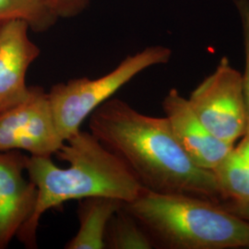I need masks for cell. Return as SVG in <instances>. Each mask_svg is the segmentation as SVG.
Masks as SVG:
<instances>
[{
    "label": "cell",
    "mask_w": 249,
    "mask_h": 249,
    "mask_svg": "<svg viewBox=\"0 0 249 249\" xmlns=\"http://www.w3.org/2000/svg\"><path fill=\"white\" fill-rule=\"evenodd\" d=\"M89 117V132L124 161L145 189L223 202L213 171L189 158L166 117L143 115L116 98Z\"/></svg>",
    "instance_id": "cell-1"
},
{
    "label": "cell",
    "mask_w": 249,
    "mask_h": 249,
    "mask_svg": "<svg viewBox=\"0 0 249 249\" xmlns=\"http://www.w3.org/2000/svg\"><path fill=\"white\" fill-rule=\"evenodd\" d=\"M54 155L69 167H58L52 157L30 155L28 159L27 174L38 195L34 213L16 235L28 249L37 248L36 232L47 211L89 196H110L127 203L146 190L124 161L89 131L80 129L71 135Z\"/></svg>",
    "instance_id": "cell-2"
},
{
    "label": "cell",
    "mask_w": 249,
    "mask_h": 249,
    "mask_svg": "<svg viewBox=\"0 0 249 249\" xmlns=\"http://www.w3.org/2000/svg\"><path fill=\"white\" fill-rule=\"evenodd\" d=\"M123 208L142 225L155 249H249V222L221 203L146 189Z\"/></svg>",
    "instance_id": "cell-3"
},
{
    "label": "cell",
    "mask_w": 249,
    "mask_h": 249,
    "mask_svg": "<svg viewBox=\"0 0 249 249\" xmlns=\"http://www.w3.org/2000/svg\"><path fill=\"white\" fill-rule=\"evenodd\" d=\"M172 51L162 45L145 48L128 55L115 70L98 79L86 77L54 84L48 91L53 119L66 141L80 129L83 121L127 82L152 66L166 64Z\"/></svg>",
    "instance_id": "cell-4"
},
{
    "label": "cell",
    "mask_w": 249,
    "mask_h": 249,
    "mask_svg": "<svg viewBox=\"0 0 249 249\" xmlns=\"http://www.w3.org/2000/svg\"><path fill=\"white\" fill-rule=\"evenodd\" d=\"M187 100L205 126L223 142L234 145L246 133L248 114L243 76L227 57L221 59Z\"/></svg>",
    "instance_id": "cell-5"
},
{
    "label": "cell",
    "mask_w": 249,
    "mask_h": 249,
    "mask_svg": "<svg viewBox=\"0 0 249 249\" xmlns=\"http://www.w3.org/2000/svg\"><path fill=\"white\" fill-rule=\"evenodd\" d=\"M64 142L48 92L42 87L31 86L24 102L0 112V152L24 151L33 156L52 157Z\"/></svg>",
    "instance_id": "cell-6"
},
{
    "label": "cell",
    "mask_w": 249,
    "mask_h": 249,
    "mask_svg": "<svg viewBox=\"0 0 249 249\" xmlns=\"http://www.w3.org/2000/svg\"><path fill=\"white\" fill-rule=\"evenodd\" d=\"M28 159L21 151L0 152V249L9 247L36 209L37 187L23 175Z\"/></svg>",
    "instance_id": "cell-7"
},
{
    "label": "cell",
    "mask_w": 249,
    "mask_h": 249,
    "mask_svg": "<svg viewBox=\"0 0 249 249\" xmlns=\"http://www.w3.org/2000/svg\"><path fill=\"white\" fill-rule=\"evenodd\" d=\"M30 28L21 19L0 22V112L30 96L27 71L41 53L29 37Z\"/></svg>",
    "instance_id": "cell-8"
},
{
    "label": "cell",
    "mask_w": 249,
    "mask_h": 249,
    "mask_svg": "<svg viewBox=\"0 0 249 249\" xmlns=\"http://www.w3.org/2000/svg\"><path fill=\"white\" fill-rule=\"evenodd\" d=\"M162 108L178 142L198 167L213 171L234 148L205 126L178 89H170L162 101Z\"/></svg>",
    "instance_id": "cell-9"
},
{
    "label": "cell",
    "mask_w": 249,
    "mask_h": 249,
    "mask_svg": "<svg viewBox=\"0 0 249 249\" xmlns=\"http://www.w3.org/2000/svg\"><path fill=\"white\" fill-rule=\"evenodd\" d=\"M80 228L69 241L66 249H104L105 234L112 216L123 206V201L110 196H95L78 200Z\"/></svg>",
    "instance_id": "cell-10"
},
{
    "label": "cell",
    "mask_w": 249,
    "mask_h": 249,
    "mask_svg": "<svg viewBox=\"0 0 249 249\" xmlns=\"http://www.w3.org/2000/svg\"><path fill=\"white\" fill-rule=\"evenodd\" d=\"M213 173L223 202H249V163L234 148Z\"/></svg>",
    "instance_id": "cell-11"
},
{
    "label": "cell",
    "mask_w": 249,
    "mask_h": 249,
    "mask_svg": "<svg viewBox=\"0 0 249 249\" xmlns=\"http://www.w3.org/2000/svg\"><path fill=\"white\" fill-rule=\"evenodd\" d=\"M105 249H155L149 233L123 206L112 216L105 234Z\"/></svg>",
    "instance_id": "cell-12"
},
{
    "label": "cell",
    "mask_w": 249,
    "mask_h": 249,
    "mask_svg": "<svg viewBox=\"0 0 249 249\" xmlns=\"http://www.w3.org/2000/svg\"><path fill=\"white\" fill-rule=\"evenodd\" d=\"M56 18L47 0H0V22L21 19L32 29L43 31Z\"/></svg>",
    "instance_id": "cell-13"
},
{
    "label": "cell",
    "mask_w": 249,
    "mask_h": 249,
    "mask_svg": "<svg viewBox=\"0 0 249 249\" xmlns=\"http://www.w3.org/2000/svg\"><path fill=\"white\" fill-rule=\"evenodd\" d=\"M240 18L244 50H245V71L243 76L244 94L248 114L247 128H249V0H233Z\"/></svg>",
    "instance_id": "cell-14"
},
{
    "label": "cell",
    "mask_w": 249,
    "mask_h": 249,
    "mask_svg": "<svg viewBox=\"0 0 249 249\" xmlns=\"http://www.w3.org/2000/svg\"><path fill=\"white\" fill-rule=\"evenodd\" d=\"M89 0H47L56 18L71 17L79 14L86 7Z\"/></svg>",
    "instance_id": "cell-15"
},
{
    "label": "cell",
    "mask_w": 249,
    "mask_h": 249,
    "mask_svg": "<svg viewBox=\"0 0 249 249\" xmlns=\"http://www.w3.org/2000/svg\"><path fill=\"white\" fill-rule=\"evenodd\" d=\"M221 204L224 209L232 214L249 222V202L248 203H234L230 201H223Z\"/></svg>",
    "instance_id": "cell-16"
},
{
    "label": "cell",
    "mask_w": 249,
    "mask_h": 249,
    "mask_svg": "<svg viewBox=\"0 0 249 249\" xmlns=\"http://www.w3.org/2000/svg\"><path fill=\"white\" fill-rule=\"evenodd\" d=\"M234 149L241 157L249 163V128H247L246 133L242 137L241 142L236 147L234 146Z\"/></svg>",
    "instance_id": "cell-17"
}]
</instances>
